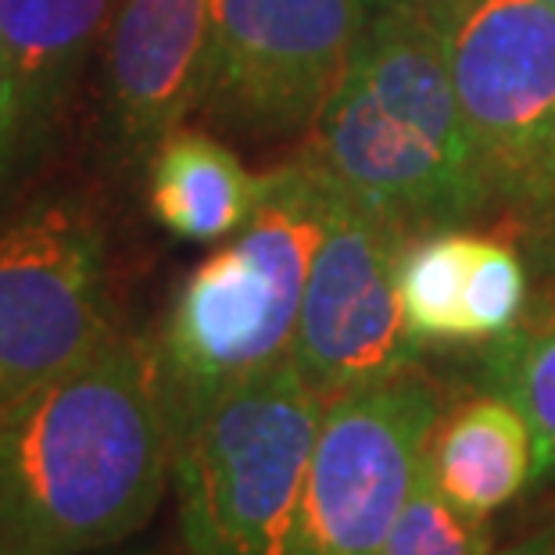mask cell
I'll list each match as a JSON object with an SVG mask.
<instances>
[{
    "label": "cell",
    "instance_id": "cell-1",
    "mask_svg": "<svg viewBox=\"0 0 555 555\" xmlns=\"http://www.w3.org/2000/svg\"><path fill=\"white\" fill-rule=\"evenodd\" d=\"M172 452L151 337L119 326L0 420V555L133 541L169 491Z\"/></svg>",
    "mask_w": 555,
    "mask_h": 555
},
{
    "label": "cell",
    "instance_id": "cell-2",
    "mask_svg": "<svg viewBox=\"0 0 555 555\" xmlns=\"http://www.w3.org/2000/svg\"><path fill=\"white\" fill-rule=\"evenodd\" d=\"M305 151L409 237L491 216L434 0H384Z\"/></svg>",
    "mask_w": 555,
    "mask_h": 555
},
{
    "label": "cell",
    "instance_id": "cell-3",
    "mask_svg": "<svg viewBox=\"0 0 555 555\" xmlns=\"http://www.w3.org/2000/svg\"><path fill=\"white\" fill-rule=\"evenodd\" d=\"M323 230L326 176L301 151L269 172L247 227L180 280L151 337L172 437L233 387L291 359Z\"/></svg>",
    "mask_w": 555,
    "mask_h": 555
},
{
    "label": "cell",
    "instance_id": "cell-4",
    "mask_svg": "<svg viewBox=\"0 0 555 555\" xmlns=\"http://www.w3.org/2000/svg\"><path fill=\"white\" fill-rule=\"evenodd\" d=\"M491 216L530 269L555 266V8L434 0Z\"/></svg>",
    "mask_w": 555,
    "mask_h": 555
},
{
    "label": "cell",
    "instance_id": "cell-5",
    "mask_svg": "<svg viewBox=\"0 0 555 555\" xmlns=\"http://www.w3.org/2000/svg\"><path fill=\"white\" fill-rule=\"evenodd\" d=\"M326 398L291 359L176 437L183 555H287Z\"/></svg>",
    "mask_w": 555,
    "mask_h": 555
},
{
    "label": "cell",
    "instance_id": "cell-6",
    "mask_svg": "<svg viewBox=\"0 0 555 555\" xmlns=\"http://www.w3.org/2000/svg\"><path fill=\"white\" fill-rule=\"evenodd\" d=\"M119 330L108 241L76 191H54L0 227V420L90 359Z\"/></svg>",
    "mask_w": 555,
    "mask_h": 555
},
{
    "label": "cell",
    "instance_id": "cell-7",
    "mask_svg": "<svg viewBox=\"0 0 555 555\" xmlns=\"http://www.w3.org/2000/svg\"><path fill=\"white\" fill-rule=\"evenodd\" d=\"M384 0H211L197 112L247 140L315 126Z\"/></svg>",
    "mask_w": 555,
    "mask_h": 555
},
{
    "label": "cell",
    "instance_id": "cell-8",
    "mask_svg": "<svg viewBox=\"0 0 555 555\" xmlns=\"http://www.w3.org/2000/svg\"><path fill=\"white\" fill-rule=\"evenodd\" d=\"M441 391L423 373L326 401L287 555H376L427 469Z\"/></svg>",
    "mask_w": 555,
    "mask_h": 555
},
{
    "label": "cell",
    "instance_id": "cell-9",
    "mask_svg": "<svg viewBox=\"0 0 555 555\" xmlns=\"http://www.w3.org/2000/svg\"><path fill=\"white\" fill-rule=\"evenodd\" d=\"M405 244L409 233L326 176V230L291 351V362L326 401L420 365L423 348L409 337L398 294Z\"/></svg>",
    "mask_w": 555,
    "mask_h": 555
},
{
    "label": "cell",
    "instance_id": "cell-10",
    "mask_svg": "<svg viewBox=\"0 0 555 555\" xmlns=\"http://www.w3.org/2000/svg\"><path fill=\"white\" fill-rule=\"evenodd\" d=\"M211 40V0H119L101 47L98 147L119 180H137L165 137L197 112Z\"/></svg>",
    "mask_w": 555,
    "mask_h": 555
},
{
    "label": "cell",
    "instance_id": "cell-11",
    "mask_svg": "<svg viewBox=\"0 0 555 555\" xmlns=\"http://www.w3.org/2000/svg\"><path fill=\"white\" fill-rule=\"evenodd\" d=\"M119 0H0V54L18 79L37 151L73 104Z\"/></svg>",
    "mask_w": 555,
    "mask_h": 555
},
{
    "label": "cell",
    "instance_id": "cell-12",
    "mask_svg": "<svg viewBox=\"0 0 555 555\" xmlns=\"http://www.w3.org/2000/svg\"><path fill=\"white\" fill-rule=\"evenodd\" d=\"M144 183L151 219L169 237L208 244L247 227L269 191V172L255 176L233 147L183 122L151 151Z\"/></svg>",
    "mask_w": 555,
    "mask_h": 555
},
{
    "label": "cell",
    "instance_id": "cell-13",
    "mask_svg": "<svg viewBox=\"0 0 555 555\" xmlns=\"http://www.w3.org/2000/svg\"><path fill=\"white\" fill-rule=\"evenodd\" d=\"M427 474L459 509L494 516L538 488V441L509 398L480 391L437 423Z\"/></svg>",
    "mask_w": 555,
    "mask_h": 555
},
{
    "label": "cell",
    "instance_id": "cell-14",
    "mask_svg": "<svg viewBox=\"0 0 555 555\" xmlns=\"http://www.w3.org/2000/svg\"><path fill=\"white\" fill-rule=\"evenodd\" d=\"M474 380L524 412L538 441V483L555 480V266L530 269L524 319L477 348Z\"/></svg>",
    "mask_w": 555,
    "mask_h": 555
},
{
    "label": "cell",
    "instance_id": "cell-15",
    "mask_svg": "<svg viewBox=\"0 0 555 555\" xmlns=\"http://www.w3.org/2000/svg\"><path fill=\"white\" fill-rule=\"evenodd\" d=\"M480 233L437 230L409 237L398 266V294L405 330L427 348H474L469 337V276H474Z\"/></svg>",
    "mask_w": 555,
    "mask_h": 555
},
{
    "label": "cell",
    "instance_id": "cell-16",
    "mask_svg": "<svg viewBox=\"0 0 555 555\" xmlns=\"http://www.w3.org/2000/svg\"><path fill=\"white\" fill-rule=\"evenodd\" d=\"M494 548L491 516H477L448 502L430 474L412 491L409 505L401 509L398 524L376 555H488Z\"/></svg>",
    "mask_w": 555,
    "mask_h": 555
},
{
    "label": "cell",
    "instance_id": "cell-17",
    "mask_svg": "<svg viewBox=\"0 0 555 555\" xmlns=\"http://www.w3.org/2000/svg\"><path fill=\"white\" fill-rule=\"evenodd\" d=\"M33 155H37V151H33V140H29L26 104H22L18 79L11 73V65L4 62V54H0V183Z\"/></svg>",
    "mask_w": 555,
    "mask_h": 555
},
{
    "label": "cell",
    "instance_id": "cell-18",
    "mask_svg": "<svg viewBox=\"0 0 555 555\" xmlns=\"http://www.w3.org/2000/svg\"><path fill=\"white\" fill-rule=\"evenodd\" d=\"M488 555H555V519L545 527L530 530V534H524L519 541H513V545H494Z\"/></svg>",
    "mask_w": 555,
    "mask_h": 555
},
{
    "label": "cell",
    "instance_id": "cell-19",
    "mask_svg": "<svg viewBox=\"0 0 555 555\" xmlns=\"http://www.w3.org/2000/svg\"><path fill=\"white\" fill-rule=\"evenodd\" d=\"M87 555H158L151 545H112V548H101V552H87Z\"/></svg>",
    "mask_w": 555,
    "mask_h": 555
},
{
    "label": "cell",
    "instance_id": "cell-20",
    "mask_svg": "<svg viewBox=\"0 0 555 555\" xmlns=\"http://www.w3.org/2000/svg\"><path fill=\"white\" fill-rule=\"evenodd\" d=\"M545 4H552V8H555V0H545Z\"/></svg>",
    "mask_w": 555,
    "mask_h": 555
}]
</instances>
